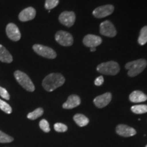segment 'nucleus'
I'll return each instance as SVG.
<instances>
[{
  "instance_id": "f257e3e1",
  "label": "nucleus",
  "mask_w": 147,
  "mask_h": 147,
  "mask_svg": "<svg viewBox=\"0 0 147 147\" xmlns=\"http://www.w3.org/2000/svg\"><path fill=\"white\" fill-rule=\"evenodd\" d=\"M65 79L61 74L51 73L47 75L42 81V87L46 91L52 92L64 84Z\"/></svg>"
},
{
  "instance_id": "f03ea898",
  "label": "nucleus",
  "mask_w": 147,
  "mask_h": 147,
  "mask_svg": "<svg viewBox=\"0 0 147 147\" xmlns=\"http://www.w3.org/2000/svg\"><path fill=\"white\" fill-rule=\"evenodd\" d=\"M146 65V61L143 59H140L128 62L125 65V69L128 70L127 74L129 76L134 77L142 72Z\"/></svg>"
},
{
  "instance_id": "7ed1b4c3",
  "label": "nucleus",
  "mask_w": 147,
  "mask_h": 147,
  "mask_svg": "<svg viewBox=\"0 0 147 147\" xmlns=\"http://www.w3.org/2000/svg\"><path fill=\"white\" fill-rule=\"evenodd\" d=\"M97 70L102 74L114 76L117 74L120 71V66L117 62L110 61L106 63H100L97 65Z\"/></svg>"
},
{
  "instance_id": "20e7f679",
  "label": "nucleus",
  "mask_w": 147,
  "mask_h": 147,
  "mask_svg": "<svg viewBox=\"0 0 147 147\" xmlns=\"http://www.w3.org/2000/svg\"><path fill=\"white\" fill-rule=\"evenodd\" d=\"M14 78L20 85L29 92L35 91V86L30 78L25 73L20 70H16L14 73Z\"/></svg>"
},
{
  "instance_id": "39448f33",
  "label": "nucleus",
  "mask_w": 147,
  "mask_h": 147,
  "mask_svg": "<svg viewBox=\"0 0 147 147\" xmlns=\"http://www.w3.org/2000/svg\"><path fill=\"white\" fill-rule=\"evenodd\" d=\"M33 49L37 54L47 59L56 58L57 53L55 51L50 47L41 45H34L33 46Z\"/></svg>"
},
{
  "instance_id": "423d86ee",
  "label": "nucleus",
  "mask_w": 147,
  "mask_h": 147,
  "mask_svg": "<svg viewBox=\"0 0 147 147\" xmlns=\"http://www.w3.org/2000/svg\"><path fill=\"white\" fill-rule=\"evenodd\" d=\"M55 40L63 47H69L73 45V37L69 33L65 31H59L55 34Z\"/></svg>"
},
{
  "instance_id": "0eeeda50",
  "label": "nucleus",
  "mask_w": 147,
  "mask_h": 147,
  "mask_svg": "<svg viewBox=\"0 0 147 147\" xmlns=\"http://www.w3.org/2000/svg\"><path fill=\"white\" fill-rule=\"evenodd\" d=\"M100 34L107 37L113 38L117 35V30L111 22L106 21L100 24Z\"/></svg>"
},
{
  "instance_id": "6e6552de",
  "label": "nucleus",
  "mask_w": 147,
  "mask_h": 147,
  "mask_svg": "<svg viewBox=\"0 0 147 147\" xmlns=\"http://www.w3.org/2000/svg\"><path fill=\"white\" fill-rule=\"evenodd\" d=\"M115 10V7L113 5H105L97 7L93 12V15L98 18H104L111 14Z\"/></svg>"
},
{
  "instance_id": "1a4fd4ad",
  "label": "nucleus",
  "mask_w": 147,
  "mask_h": 147,
  "mask_svg": "<svg viewBox=\"0 0 147 147\" xmlns=\"http://www.w3.org/2000/svg\"><path fill=\"white\" fill-rule=\"evenodd\" d=\"M5 32H6L9 39L14 42L18 41L21 38V34L19 29L14 23H11L7 25L6 28H5Z\"/></svg>"
},
{
  "instance_id": "9d476101",
  "label": "nucleus",
  "mask_w": 147,
  "mask_h": 147,
  "mask_svg": "<svg viewBox=\"0 0 147 147\" xmlns=\"http://www.w3.org/2000/svg\"><path fill=\"white\" fill-rule=\"evenodd\" d=\"M75 20H76V15L74 12L65 11L59 16V21L60 23L68 27L72 26L75 23Z\"/></svg>"
},
{
  "instance_id": "9b49d317",
  "label": "nucleus",
  "mask_w": 147,
  "mask_h": 147,
  "mask_svg": "<svg viewBox=\"0 0 147 147\" xmlns=\"http://www.w3.org/2000/svg\"><path fill=\"white\" fill-rule=\"evenodd\" d=\"M83 44L86 47L92 48L96 47L97 46L101 45L102 42V38L100 36H95V35L88 34L83 39Z\"/></svg>"
},
{
  "instance_id": "f8f14e48",
  "label": "nucleus",
  "mask_w": 147,
  "mask_h": 147,
  "mask_svg": "<svg viewBox=\"0 0 147 147\" xmlns=\"http://www.w3.org/2000/svg\"><path fill=\"white\" fill-rule=\"evenodd\" d=\"M112 100V95L110 93H106L104 94L99 95L93 100L95 105L99 108L105 107Z\"/></svg>"
},
{
  "instance_id": "ddd939ff",
  "label": "nucleus",
  "mask_w": 147,
  "mask_h": 147,
  "mask_svg": "<svg viewBox=\"0 0 147 147\" xmlns=\"http://www.w3.org/2000/svg\"><path fill=\"white\" fill-rule=\"evenodd\" d=\"M36 14V11L32 7L25 8L18 14V19L22 22H26L33 20Z\"/></svg>"
},
{
  "instance_id": "4468645a",
  "label": "nucleus",
  "mask_w": 147,
  "mask_h": 147,
  "mask_svg": "<svg viewBox=\"0 0 147 147\" xmlns=\"http://www.w3.org/2000/svg\"><path fill=\"white\" fill-rule=\"evenodd\" d=\"M116 131L119 135L123 137L133 136L136 134V131L134 128L130 127L126 125H119L116 128Z\"/></svg>"
},
{
  "instance_id": "2eb2a0df",
  "label": "nucleus",
  "mask_w": 147,
  "mask_h": 147,
  "mask_svg": "<svg viewBox=\"0 0 147 147\" xmlns=\"http://www.w3.org/2000/svg\"><path fill=\"white\" fill-rule=\"evenodd\" d=\"M80 104V98L76 95H71L68 99L63 104V108L65 109H72Z\"/></svg>"
},
{
  "instance_id": "dca6fc26",
  "label": "nucleus",
  "mask_w": 147,
  "mask_h": 147,
  "mask_svg": "<svg viewBox=\"0 0 147 147\" xmlns=\"http://www.w3.org/2000/svg\"><path fill=\"white\" fill-rule=\"evenodd\" d=\"M129 100L134 103L143 102L147 100V96L140 91H134L129 95Z\"/></svg>"
},
{
  "instance_id": "f3484780",
  "label": "nucleus",
  "mask_w": 147,
  "mask_h": 147,
  "mask_svg": "<svg viewBox=\"0 0 147 147\" xmlns=\"http://www.w3.org/2000/svg\"><path fill=\"white\" fill-rule=\"evenodd\" d=\"M0 61L7 63H10L13 61L10 53L1 45H0Z\"/></svg>"
},
{
  "instance_id": "a211bd4d",
  "label": "nucleus",
  "mask_w": 147,
  "mask_h": 147,
  "mask_svg": "<svg viewBox=\"0 0 147 147\" xmlns=\"http://www.w3.org/2000/svg\"><path fill=\"white\" fill-rule=\"evenodd\" d=\"M74 120L76 123L80 127H84L88 125L89 122V119L87 117L82 115V114H76L74 117Z\"/></svg>"
},
{
  "instance_id": "6ab92c4d",
  "label": "nucleus",
  "mask_w": 147,
  "mask_h": 147,
  "mask_svg": "<svg viewBox=\"0 0 147 147\" xmlns=\"http://www.w3.org/2000/svg\"><path fill=\"white\" fill-rule=\"evenodd\" d=\"M44 113V110L42 108H38L34 110V111L29 113L27 115V118L30 120H36L38 118L41 117Z\"/></svg>"
},
{
  "instance_id": "aec40b11",
  "label": "nucleus",
  "mask_w": 147,
  "mask_h": 147,
  "mask_svg": "<svg viewBox=\"0 0 147 147\" xmlns=\"http://www.w3.org/2000/svg\"><path fill=\"white\" fill-rule=\"evenodd\" d=\"M138 42L140 45H144L147 42V26H144L141 29Z\"/></svg>"
},
{
  "instance_id": "412c9836",
  "label": "nucleus",
  "mask_w": 147,
  "mask_h": 147,
  "mask_svg": "<svg viewBox=\"0 0 147 147\" xmlns=\"http://www.w3.org/2000/svg\"><path fill=\"white\" fill-rule=\"evenodd\" d=\"M131 111L135 114H144L147 113V105H136L131 106Z\"/></svg>"
},
{
  "instance_id": "4be33fe9",
  "label": "nucleus",
  "mask_w": 147,
  "mask_h": 147,
  "mask_svg": "<svg viewBox=\"0 0 147 147\" xmlns=\"http://www.w3.org/2000/svg\"><path fill=\"white\" fill-rule=\"evenodd\" d=\"M0 109L7 114H11L12 112L11 106L9 105L8 103L1 100H0Z\"/></svg>"
},
{
  "instance_id": "5701e85b",
  "label": "nucleus",
  "mask_w": 147,
  "mask_h": 147,
  "mask_svg": "<svg viewBox=\"0 0 147 147\" xmlns=\"http://www.w3.org/2000/svg\"><path fill=\"white\" fill-rule=\"evenodd\" d=\"M14 140V138L10 136L7 135L0 130V143H10Z\"/></svg>"
},
{
  "instance_id": "b1692460",
  "label": "nucleus",
  "mask_w": 147,
  "mask_h": 147,
  "mask_svg": "<svg viewBox=\"0 0 147 147\" xmlns=\"http://www.w3.org/2000/svg\"><path fill=\"white\" fill-rule=\"evenodd\" d=\"M59 0H46L45 1V8L47 10H51L53 9L59 4Z\"/></svg>"
},
{
  "instance_id": "393cba45",
  "label": "nucleus",
  "mask_w": 147,
  "mask_h": 147,
  "mask_svg": "<svg viewBox=\"0 0 147 147\" xmlns=\"http://www.w3.org/2000/svg\"><path fill=\"white\" fill-rule=\"evenodd\" d=\"M40 127L41 128V129L43 131L46 132V133H48L51 131V129H50V126H49V122L46 120V119H42L40 121V123H39Z\"/></svg>"
},
{
  "instance_id": "a878e982",
  "label": "nucleus",
  "mask_w": 147,
  "mask_h": 147,
  "mask_svg": "<svg viewBox=\"0 0 147 147\" xmlns=\"http://www.w3.org/2000/svg\"><path fill=\"white\" fill-rule=\"evenodd\" d=\"M54 129L57 132H65L67 130V127L61 123H57L54 125Z\"/></svg>"
},
{
  "instance_id": "bb28decb",
  "label": "nucleus",
  "mask_w": 147,
  "mask_h": 147,
  "mask_svg": "<svg viewBox=\"0 0 147 147\" xmlns=\"http://www.w3.org/2000/svg\"><path fill=\"white\" fill-rule=\"evenodd\" d=\"M0 96L5 99V100H10V95H9L8 92L2 87H0Z\"/></svg>"
},
{
  "instance_id": "cd10ccee",
  "label": "nucleus",
  "mask_w": 147,
  "mask_h": 147,
  "mask_svg": "<svg viewBox=\"0 0 147 147\" xmlns=\"http://www.w3.org/2000/svg\"><path fill=\"white\" fill-rule=\"evenodd\" d=\"M96 86H101L102 84L104 83V78H103L102 76H100L95 79V82H94Z\"/></svg>"
},
{
  "instance_id": "c85d7f7f",
  "label": "nucleus",
  "mask_w": 147,
  "mask_h": 147,
  "mask_svg": "<svg viewBox=\"0 0 147 147\" xmlns=\"http://www.w3.org/2000/svg\"><path fill=\"white\" fill-rule=\"evenodd\" d=\"M90 49H91V52H93V51H95V50H96V48L95 47H92V48H90Z\"/></svg>"
},
{
  "instance_id": "c756f323",
  "label": "nucleus",
  "mask_w": 147,
  "mask_h": 147,
  "mask_svg": "<svg viewBox=\"0 0 147 147\" xmlns=\"http://www.w3.org/2000/svg\"><path fill=\"white\" fill-rule=\"evenodd\" d=\"M146 147H147V145H146Z\"/></svg>"
}]
</instances>
